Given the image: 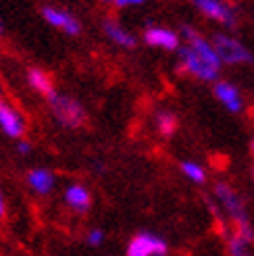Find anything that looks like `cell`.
<instances>
[{
  "label": "cell",
  "instance_id": "obj_1",
  "mask_svg": "<svg viewBox=\"0 0 254 256\" xmlns=\"http://www.w3.org/2000/svg\"><path fill=\"white\" fill-rule=\"evenodd\" d=\"M214 196H217V200L223 206V210L232 216L236 232L240 236L248 238L250 242H254V229L250 225V219L246 214L244 202H242V198H240V194H236V192L232 190V186L219 182V184H214Z\"/></svg>",
  "mask_w": 254,
  "mask_h": 256
},
{
  "label": "cell",
  "instance_id": "obj_2",
  "mask_svg": "<svg viewBox=\"0 0 254 256\" xmlns=\"http://www.w3.org/2000/svg\"><path fill=\"white\" fill-rule=\"evenodd\" d=\"M46 100H48L50 110H52V117L56 119L58 125L67 127V130H78V127H82L86 123V119H88L86 108L82 106V102L75 100L73 96L58 94L54 90Z\"/></svg>",
  "mask_w": 254,
  "mask_h": 256
},
{
  "label": "cell",
  "instance_id": "obj_3",
  "mask_svg": "<svg viewBox=\"0 0 254 256\" xmlns=\"http://www.w3.org/2000/svg\"><path fill=\"white\" fill-rule=\"evenodd\" d=\"M177 50H180L182 65L190 75H194V78H198L202 82H214L219 78V71H221V65H223L221 60H214V58L200 54L198 50H194L190 44L177 48Z\"/></svg>",
  "mask_w": 254,
  "mask_h": 256
},
{
  "label": "cell",
  "instance_id": "obj_4",
  "mask_svg": "<svg viewBox=\"0 0 254 256\" xmlns=\"http://www.w3.org/2000/svg\"><path fill=\"white\" fill-rule=\"evenodd\" d=\"M212 46L217 50L219 58L227 62V65H248V62L254 60L250 50L244 44H240L238 40H234L232 36L217 34L212 38Z\"/></svg>",
  "mask_w": 254,
  "mask_h": 256
},
{
  "label": "cell",
  "instance_id": "obj_5",
  "mask_svg": "<svg viewBox=\"0 0 254 256\" xmlns=\"http://www.w3.org/2000/svg\"><path fill=\"white\" fill-rule=\"evenodd\" d=\"M167 254H169L167 242L146 232L134 236L125 248V256H167Z\"/></svg>",
  "mask_w": 254,
  "mask_h": 256
},
{
  "label": "cell",
  "instance_id": "obj_6",
  "mask_svg": "<svg viewBox=\"0 0 254 256\" xmlns=\"http://www.w3.org/2000/svg\"><path fill=\"white\" fill-rule=\"evenodd\" d=\"M0 132L10 140H19L28 132V121H25V117L4 100H0Z\"/></svg>",
  "mask_w": 254,
  "mask_h": 256
},
{
  "label": "cell",
  "instance_id": "obj_7",
  "mask_svg": "<svg viewBox=\"0 0 254 256\" xmlns=\"http://www.w3.org/2000/svg\"><path fill=\"white\" fill-rule=\"evenodd\" d=\"M42 17L46 23H50L52 28L65 32L67 36H78L82 32V23L75 19L71 12L62 10V8H56V6H44L42 8Z\"/></svg>",
  "mask_w": 254,
  "mask_h": 256
},
{
  "label": "cell",
  "instance_id": "obj_8",
  "mask_svg": "<svg viewBox=\"0 0 254 256\" xmlns=\"http://www.w3.org/2000/svg\"><path fill=\"white\" fill-rule=\"evenodd\" d=\"M25 184H28V188L34 194L48 196V194H52L56 188V175L46 167H34L25 175Z\"/></svg>",
  "mask_w": 254,
  "mask_h": 256
},
{
  "label": "cell",
  "instance_id": "obj_9",
  "mask_svg": "<svg viewBox=\"0 0 254 256\" xmlns=\"http://www.w3.org/2000/svg\"><path fill=\"white\" fill-rule=\"evenodd\" d=\"M62 200L65 204L78 214H86L92 208V194L90 190L82 184H71L65 188V194H62Z\"/></svg>",
  "mask_w": 254,
  "mask_h": 256
},
{
  "label": "cell",
  "instance_id": "obj_10",
  "mask_svg": "<svg viewBox=\"0 0 254 256\" xmlns=\"http://www.w3.org/2000/svg\"><path fill=\"white\" fill-rule=\"evenodd\" d=\"M192 2H194L202 12H204L206 17L223 23L225 28H234V25H236L234 10L227 6L225 2H221V0H192Z\"/></svg>",
  "mask_w": 254,
  "mask_h": 256
},
{
  "label": "cell",
  "instance_id": "obj_11",
  "mask_svg": "<svg viewBox=\"0 0 254 256\" xmlns=\"http://www.w3.org/2000/svg\"><path fill=\"white\" fill-rule=\"evenodd\" d=\"M214 96H217V100L232 112H240L244 108L240 90L236 86H232V84H227V82H217V86H214Z\"/></svg>",
  "mask_w": 254,
  "mask_h": 256
},
{
  "label": "cell",
  "instance_id": "obj_12",
  "mask_svg": "<svg viewBox=\"0 0 254 256\" xmlns=\"http://www.w3.org/2000/svg\"><path fill=\"white\" fill-rule=\"evenodd\" d=\"M144 40L150 46H158L164 50H177L180 48V38L175 32L164 30V28H148L144 32Z\"/></svg>",
  "mask_w": 254,
  "mask_h": 256
},
{
  "label": "cell",
  "instance_id": "obj_13",
  "mask_svg": "<svg viewBox=\"0 0 254 256\" xmlns=\"http://www.w3.org/2000/svg\"><path fill=\"white\" fill-rule=\"evenodd\" d=\"M28 84L34 92L42 94V96H50L54 92V84H52V78L44 71V69H38V67H32L28 71Z\"/></svg>",
  "mask_w": 254,
  "mask_h": 256
},
{
  "label": "cell",
  "instance_id": "obj_14",
  "mask_svg": "<svg viewBox=\"0 0 254 256\" xmlns=\"http://www.w3.org/2000/svg\"><path fill=\"white\" fill-rule=\"evenodd\" d=\"M102 30H104V34L108 36V40L110 42H115L117 46H121V48H136V44H138V40L136 38L127 32V30H123L119 23H115V21H104L102 23Z\"/></svg>",
  "mask_w": 254,
  "mask_h": 256
},
{
  "label": "cell",
  "instance_id": "obj_15",
  "mask_svg": "<svg viewBox=\"0 0 254 256\" xmlns=\"http://www.w3.org/2000/svg\"><path fill=\"white\" fill-rule=\"evenodd\" d=\"M227 254L230 256H254V246L248 238L234 232L227 236Z\"/></svg>",
  "mask_w": 254,
  "mask_h": 256
},
{
  "label": "cell",
  "instance_id": "obj_16",
  "mask_svg": "<svg viewBox=\"0 0 254 256\" xmlns=\"http://www.w3.org/2000/svg\"><path fill=\"white\" fill-rule=\"evenodd\" d=\"M156 130L160 132V136L169 138L175 134L177 130V117L169 110H158L156 112Z\"/></svg>",
  "mask_w": 254,
  "mask_h": 256
},
{
  "label": "cell",
  "instance_id": "obj_17",
  "mask_svg": "<svg viewBox=\"0 0 254 256\" xmlns=\"http://www.w3.org/2000/svg\"><path fill=\"white\" fill-rule=\"evenodd\" d=\"M182 171H184V175L190 179V182H194V184H204L206 182L204 169H202L200 164L194 162V160H184L182 162Z\"/></svg>",
  "mask_w": 254,
  "mask_h": 256
},
{
  "label": "cell",
  "instance_id": "obj_18",
  "mask_svg": "<svg viewBox=\"0 0 254 256\" xmlns=\"http://www.w3.org/2000/svg\"><path fill=\"white\" fill-rule=\"evenodd\" d=\"M86 242H88V246H90V248H100L104 244V232H102V229H98V227L90 229L88 236H86Z\"/></svg>",
  "mask_w": 254,
  "mask_h": 256
},
{
  "label": "cell",
  "instance_id": "obj_19",
  "mask_svg": "<svg viewBox=\"0 0 254 256\" xmlns=\"http://www.w3.org/2000/svg\"><path fill=\"white\" fill-rule=\"evenodd\" d=\"M15 152H17L19 156H30L32 152H34V144L30 142V140L19 138V140H15Z\"/></svg>",
  "mask_w": 254,
  "mask_h": 256
},
{
  "label": "cell",
  "instance_id": "obj_20",
  "mask_svg": "<svg viewBox=\"0 0 254 256\" xmlns=\"http://www.w3.org/2000/svg\"><path fill=\"white\" fill-rule=\"evenodd\" d=\"M4 214H6V200L2 194V188H0V219H4Z\"/></svg>",
  "mask_w": 254,
  "mask_h": 256
},
{
  "label": "cell",
  "instance_id": "obj_21",
  "mask_svg": "<svg viewBox=\"0 0 254 256\" xmlns=\"http://www.w3.org/2000/svg\"><path fill=\"white\" fill-rule=\"evenodd\" d=\"M146 2V0H127V4H142Z\"/></svg>",
  "mask_w": 254,
  "mask_h": 256
},
{
  "label": "cell",
  "instance_id": "obj_22",
  "mask_svg": "<svg viewBox=\"0 0 254 256\" xmlns=\"http://www.w3.org/2000/svg\"><path fill=\"white\" fill-rule=\"evenodd\" d=\"M250 152L254 154V138H252V142H250Z\"/></svg>",
  "mask_w": 254,
  "mask_h": 256
},
{
  "label": "cell",
  "instance_id": "obj_23",
  "mask_svg": "<svg viewBox=\"0 0 254 256\" xmlns=\"http://www.w3.org/2000/svg\"><path fill=\"white\" fill-rule=\"evenodd\" d=\"M4 34V25H2V21H0V36Z\"/></svg>",
  "mask_w": 254,
  "mask_h": 256
},
{
  "label": "cell",
  "instance_id": "obj_24",
  "mask_svg": "<svg viewBox=\"0 0 254 256\" xmlns=\"http://www.w3.org/2000/svg\"><path fill=\"white\" fill-rule=\"evenodd\" d=\"M0 100H2V86H0Z\"/></svg>",
  "mask_w": 254,
  "mask_h": 256
},
{
  "label": "cell",
  "instance_id": "obj_25",
  "mask_svg": "<svg viewBox=\"0 0 254 256\" xmlns=\"http://www.w3.org/2000/svg\"><path fill=\"white\" fill-rule=\"evenodd\" d=\"M104 2H115V0H104Z\"/></svg>",
  "mask_w": 254,
  "mask_h": 256
},
{
  "label": "cell",
  "instance_id": "obj_26",
  "mask_svg": "<svg viewBox=\"0 0 254 256\" xmlns=\"http://www.w3.org/2000/svg\"><path fill=\"white\" fill-rule=\"evenodd\" d=\"M252 173H254V171H252Z\"/></svg>",
  "mask_w": 254,
  "mask_h": 256
}]
</instances>
